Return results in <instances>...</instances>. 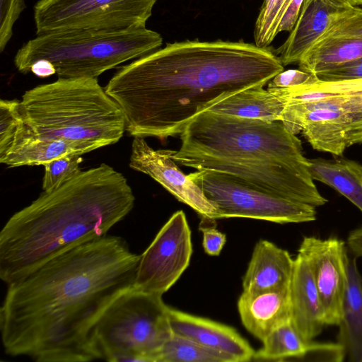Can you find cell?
<instances>
[{
    "label": "cell",
    "instance_id": "6da1fadb",
    "mask_svg": "<svg viewBox=\"0 0 362 362\" xmlns=\"http://www.w3.org/2000/svg\"><path fill=\"white\" fill-rule=\"evenodd\" d=\"M139 260L124 239L107 235L7 285L0 308L5 353L37 362L95 360V324L117 296L133 286Z\"/></svg>",
    "mask_w": 362,
    "mask_h": 362
},
{
    "label": "cell",
    "instance_id": "7a4b0ae2",
    "mask_svg": "<svg viewBox=\"0 0 362 362\" xmlns=\"http://www.w3.org/2000/svg\"><path fill=\"white\" fill-rule=\"evenodd\" d=\"M269 47L239 41L167 43L119 67L105 89L134 137L180 134L198 115L284 71Z\"/></svg>",
    "mask_w": 362,
    "mask_h": 362
},
{
    "label": "cell",
    "instance_id": "3957f363",
    "mask_svg": "<svg viewBox=\"0 0 362 362\" xmlns=\"http://www.w3.org/2000/svg\"><path fill=\"white\" fill-rule=\"evenodd\" d=\"M134 201L125 177L105 163L43 191L1 230V279L13 284L53 257L107 235Z\"/></svg>",
    "mask_w": 362,
    "mask_h": 362
},
{
    "label": "cell",
    "instance_id": "277c9868",
    "mask_svg": "<svg viewBox=\"0 0 362 362\" xmlns=\"http://www.w3.org/2000/svg\"><path fill=\"white\" fill-rule=\"evenodd\" d=\"M20 110L35 136L95 150L117 143L126 131L121 108L97 78H58L37 86L23 94Z\"/></svg>",
    "mask_w": 362,
    "mask_h": 362
},
{
    "label": "cell",
    "instance_id": "5b68a950",
    "mask_svg": "<svg viewBox=\"0 0 362 362\" xmlns=\"http://www.w3.org/2000/svg\"><path fill=\"white\" fill-rule=\"evenodd\" d=\"M163 37L146 28L105 31L69 30L36 35L17 51L14 64L28 74L37 60L46 59L60 78H98L120 64L158 49Z\"/></svg>",
    "mask_w": 362,
    "mask_h": 362
},
{
    "label": "cell",
    "instance_id": "8992f818",
    "mask_svg": "<svg viewBox=\"0 0 362 362\" xmlns=\"http://www.w3.org/2000/svg\"><path fill=\"white\" fill-rule=\"evenodd\" d=\"M180 135L182 145L177 154L276 159L310 175L300 140L281 120L247 119L207 110L194 117Z\"/></svg>",
    "mask_w": 362,
    "mask_h": 362
},
{
    "label": "cell",
    "instance_id": "52a82bcc",
    "mask_svg": "<svg viewBox=\"0 0 362 362\" xmlns=\"http://www.w3.org/2000/svg\"><path fill=\"white\" fill-rule=\"evenodd\" d=\"M168 309L160 295L134 286L121 293L93 327L95 360L158 362L161 347L173 334Z\"/></svg>",
    "mask_w": 362,
    "mask_h": 362
},
{
    "label": "cell",
    "instance_id": "ba28073f",
    "mask_svg": "<svg viewBox=\"0 0 362 362\" xmlns=\"http://www.w3.org/2000/svg\"><path fill=\"white\" fill-rule=\"evenodd\" d=\"M217 209L216 218H250L277 223L316 219V207L269 192L228 174L197 170L188 175Z\"/></svg>",
    "mask_w": 362,
    "mask_h": 362
},
{
    "label": "cell",
    "instance_id": "9c48e42d",
    "mask_svg": "<svg viewBox=\"0 0 362 362\" xmlns=\"http://www.w3.org/2000/svg\"><path fill=\"white\" fill-rule=\"evenodd\" d=\"M158 0H39L36 35L69 30L115 31L146 28Z\"/></svg>",
    "mask_w": 362,
    "mask_h": 362
},
{
    "label": "cell",
    "instance_id": "30bf717a",
    "mask_svg": "<svg viewBox=\"0 0 362 362\" xmlns=\"http://www.w3.org/2000/svg\"><path fill=\"white\" fill-rule=\"evenodd\" d=\"M175 163L197 170L224 173L262 189L315 207L327 202L310 175L276 159H241L180 155L173 151Z\"/></svg>",
    "mask_w": 362,
    "mask_h": 362
},
{
    "label": "cell",
    "instance_id": "8fae6325",
    "mask_svg": "<svg viewBox=\"0 0 362 362\" xmlns=\"http://www.w3.org/2000/svg\"><path fill=\"white\" fill-rule=\"evenodd\" d=\"M192 254L190 228L185 213L177 211L140 255L133 286L163 296L189 266Z\"/></svg>",
    "mask_w": 362,
    "mask_h": 362
},
{
    "label": "cell",
    "instance_id": "7c38bea8",
    "mask_svg": "<svg viewBox=\"0 0 362 362\" xmlns=\"http://www.w3.org/2000/svg\"><path fill=\"white\" fill-rule=\"evenodd\" d=\"M281 120L293 134L302 132L317 151L342 156L350 146L349 121L341 95L313 103L288 104Z\"/></svg>",
    "mask_w": 362,
    "mask_h": 362
},
{
    "label": "cell",
    "instance_id": "4fadbf2b",
    "mask_svg": "<svg viewBox=\"0 0 362 362\" xmlns=\"http://www.w3.org/2000/svg\"><path fill=\"white\" fill-rule=\"evenodd\" d=\"M317 288L325 325H339L347 283L349 250L336 238L304 237L298 249Z\"/></svg>",
    "mask_w": 362,
    "mask_h": 362
},
{
    "label": "cell",
    "instance_id": "5bb4252c",
    "mask_svg": "<svg viewBox=\"0 0 362 362\" xmlns=\"http://www.w3.org/2000/svg\"><path fill=\"white\" fill-rule=\"evenodd\" d=\"M173 150H156L143 137H134L129 167L149 175L180 202L193 209L202 219L215 220L217 209L202 190L176 165Z\"/></svg>",
    "mask_w": 362,
    "mask_h": 362
},
{
    "label": "cell",
    "instance_id": "9a60e30c",
    "mask_svg": "<svg viewBox=\"0 0 362 362\" xmlns=\"http://www.w3.org/2000/svg\"><path fill=\"white\" fill-rule=\"evenodd\" d=\"M168 315L173 334L226 354L235 362L253 359L255 350L234 328L169 306Z\"/></svg>",
    "mask_w": 362,
    "mask_h": 362
},
{
    "label": "cell",
    "instance_id": "2e32d148",
    "mask_svg": "<svg viewBox=\"0 0 362 362\" xmlns=\"http://www.w3.org/2000/svg\"><path fill=\"white\" fill-rule=\"evenodd\" d=\"M288 296L290 321L302 339L310 342L320 334L325 323L311 272L300 254L294 259Z\"/></svg>",
    "mask_w": 362,
    "mask_h": 362
},
{
    "label": "cell",
    "instance_id": "e0dca14e",
    "mask_svg": "<svg viewBox=\"0 0 362 362\" xmlns=\"http://www.w3.org/2000/svg\"><path fill=\"white\" fill-rule=\"evenodd\" d=\"M90 145L35 136L23 119L8 147L0 152V163L10 168L39 165L70 155L94 151Z\"/></svg>",
    "mask_w": 362,
    "mask_h": 362
},
{
    "label": "cell",
    "instance_id": "ac0fdd59",
    "mask_svg": "<svg viewBox=\"0 0 362 362\" xmlns=\"http://www.w3.org/2000/svg\"><path fill=\"white\" fill-rule=\"evenodd\" d=\"M341 8L327 0H304L297 21L286 41L275 51L284 66L298 64L304 54L324 35Z\"/></svg>",
    "mask_w": 362,
    "mask_h": 362
},
{
    "label": "cell",
    "instance_id": "d6986e66",
    "mask_svg": "<svg viewBox=\"0 0 362 362\" xmlns=\"http://www.w3.org/2000/svg\"><path fill=\"white\" fill-rule=\"evenodd\" d=\"M294 266L287 250L260 240L255 245L243 279L245 293H258L289 286Z\"/></svg>",
    "mask_w": 362,
    "mask_h": 362
},
{
    "label": "cell",
    "instance_id": "ffe728a7",
    "mask_svg": "<svg viewBox=\"0 0 362 362\" xmlns=\"http://www.w3.org/2000/svg\"><path fill=\"white\" fill-rule=\"evenodd\" d=\"M288 286L252 293L243 292L239 297L238 310L242 323L259 340L290 320Z\"/></svg>",
    "mask_w": 362,
    "mask_h": 362
},
{
    "label": "cell",
    "instance_id": "44dd1931",
    "mask_svg": "<svg viewBox=\"0 0 362 362\" xmlns=\"http://www.w3.org/2000/svg\"><path fill=\"white\" fill-rule=\"evenodd\" d=\"M356 258L349 251L347 283L338 325L339 342L345 348L349 361L362 362V277Z\"/></svg>",
    "mask_w": 362,
    "mask_h": 362
},
{
    "label": "cell",
    "instance_id": "7402d4cb",
    "mask_svg": "<svg viewBox=\"0 0 362 362\" xmlns=\"http://www.w3.org/2000/svg\"><path fill=\"white\" fill-rule=\"evenodd\" d=\"M263 87L257 86L239 91L215 104L208 110L247 119L281 120L286 102Z\"/></svg>",
    "mask_w": 362,
    "mask_h": 362
},
{
    "label": "cell",
    "instance_id": "603a6c76",
    "mask_svg": "<svg viewBox=\"0 0 362 362\" xmlns=\"http://www.w3.org/2000/svg\"><path fill=\"white\" fill-rule=\"evenodd\" d=\"M308 163L313 180L332 187L362 212V165L348 159L323 158L308 159Z\"/></svg>",
    "mask_w": 362,
    "mask_h": 362
},
{
    "label": "cell",
    "instance_id": "cb8c5ba5",
    "mask_svg": "<svg viewBox=\"0 0 362 362\" xmlns=\"http://www.w3.org/2000/svg\"><path fill=\"white\" fill-rule=\"evenodd\" d=\"M362 57V40L329 37L317 41L302 57L299 69L322 72Z\"/></svg>",
    "mask_w": 362,
    "mask_h": 362
},
{
    "label": "cell",
    "instance_id": "d4e9b609",
    "mask_svg": "<svg viewBox=\"0 0 362 362\" xmlns=\"http://www.w3.org/2000/svg\"><path fill=\"white\" fill-rule=\"evenodd\" d=\"M262 341V346L255 352V360L300 359L308 344L302 339L290 320L274 328Z\"/></svg>",
    "mask_w": 362,
    "mask_h": 362
},
{
    "label": "cell",
    "instance_id": "484cf974",
    "mask_svg": "<svg viewBox=\"0 0 362 362\" xmlns=\"http://www.w3.org/2000/svg\"><path fill=\"white\" fill-rule=\"evenodd\" d=\"M158 362H235L230 356L172 334L161 347Z\"/></svg>",
    "mask_w": 362,
    "mask_h": 362
},
{
    "label": "cell",
    "instance_id": "4316f807",
    "mask_svg": "<svg viewBox=\"0 0 362 362\" xmlns=\"http://www.w3.org/2000/svg\"><path fill=\"white\" fill-rule=\"evenodd\" d=\"M290 0H272L266 6H261L255 29V43L259 47H267L279 34V26Z\"/></svg>",
    "mask_w": 362,
    "mask_h": 362
},
{
    "label": "cell",
    "instance_id": "83f0119b",
    "mask_svg": "<svg viewBox=\"0 0 362 362\" xmlns=\"http://www.w3.org/2000/svg\"><path fill=\"white\" fill-rule=\"evenodd\" d=\"M329 37L362 40V8L340 9L320 40Z\"/></svg>",
    "mask_w": 362,
    "mask_h": 362
},
{
    "label": "cell",
    "instance_id": "f1b7e54d",
    "mask_svg": "<svg viewBox=\"0 0 362 362\" xmlns=\"http://www.w3.org/2000/svg\"><path fill=\"white\" fill-rule=\"evenodd\" d=\"M81 156H65L44 164L43 191H49L59 187L81 171L80 164L83 158Z\"/></svg>",
    "mask_w": 362,
    "mask_h": 362
},
{
    "label": "cell",
    "instance_id": "f546056e",
    "mask_svg": "<svg viewBox=\"0 0 362 362\" xmlns=\"http://www.w3.org/2000/svg\"><path fill=\"white\" fill-rule=\"evenodd\" d=\"M349 121L350 146L362 143V78L354 79L351 93L341 95Z\"/></svg>",
    "mask_w": 362,
    "mask_h": 362
},
{
    "label": "cell",
    "instance_id": "4dcf8cb0",
    "mask_svg": "<svg viewBox=\"0 0 362 362\" xmlns=\"http://www.w3.org/2000/svg\"><path fill=\"white\" fill-rule=\"evenodd\" d=\"M22 120L20 100L1 99L0 152L8 147Z\"/></svg>",
    "mask_w": 362,
    "mask_h": 362
},
{
    "label": "cell",
    "instance_id": "1f68e13d",
    "mask_svg": "<svg viewBox=\"0 0 362 362\" xmlns=\"http://www.w3.org/2000/svg\"><path fill=\"white\" fill-rule=\"evenodd\" d=\"M25 8L24 0H0V52H2L13 35V28Z\"/></svg>",
    "mask_w": 362,
    "mask_h": 362
},
{
    "label": "cell",
    "instance_id": "d6a6232c",
    "mask_svg": "<svg viewBox=\"0 0 362 362\" xmlns=\"http://www.w3.org/2000/svg\"><path fill=\"white\" fill-rule=\"evenodd\" d=\"M346 354L345 348L339 341L337 343H320L312 341L307 344L305 351L300 359L341 362L344 360Z\"/></svg>",
    "mask_w": 362,
    "mask_h": 362
},
{
    "label": "cell",
    "instance_id": "836d02e7",
    "mask_svg": "<svg viewBox=\"0 0 362 362\" xmlns=\"http://www.w3.org/2000/svg\"><path fill=\"white\" fill-rule=\"evenodd\" d=\"M319 81L317 76L298 69L282 71L269 82L267 88H285L313 85Z\"/></svg>",
    "mask_w": 362,
    "mask_h": 362
},
{
    "label": "cell",
    "instance_id": "e575fe53",
    "mask_svg": "<svg viewBox=\"0 0 362 362\" xmlns=\"http://www.w3.org/2000/svg\"><path fill=\"white\" fill-rule=\"evenodd\" d=\"M320 81H340L362 78V57L315 74Z\"/></svg>",
    "mask_w": 362,
    "mask_h": 362
},
{
    "label": "cell",
    "instance_id": "d590c367",
    "mask_svg": "<svg viewBox=\"0 0 362 362\" xmlns=\"http://www.w3.org/2000/svg\"><path fill=\"white\" fill-rule=\"evenodd\" d=\"M199 229L203 234L202 245L205 252L211 256L218 255L226 243V234L213 226L204 225L202 223Z\"/></svg>",
    "mask_w": 362,
    "mask_h": 362
},
{
    "label": "cell",
    "instance_id": "8d00e7d4",
    "mask_svg": "<svg viewBox=\"0 0 362 362\" xmlns=\"http://www.w3.org/2000/svg\"><path fill=\"white\" fill-rule=\"evenodd\" d=\"M304 0H290L282 15L279 26V33L283 31L291 32L298 18Z\"/></svg>",
    "mask_w": 362,
    "mask_h": 362
},
{
    "label": "cell",
    "instance_id": "74e56055",
    "mask_svg": "<svg viewBox=\"0 0 362 362\" xmlns=\"http://www.w3.org/2000/svg\"><path fill=\"white\" fill-rule=\"evenodd\" d=\"M346 244L350 253L356 257H362V226L350 232Z\"/></svg>",
    "mask_w": 362,
    "mask_h": 362
},
{
    "label": "cell",
    "instance_id": "f35d334b",
    "mask_svg": "<svg viewBox=\"0 0 362 362\" xmlns=\"http://www.w3.org/2000/svg\"><path fill=\"white\" fill-rule=\"evenodd\" d=\"M30 72L40 78H47L56 74L53 65L46 59L36 61L31 66Z\"/></svg>",
    "mask_w": 362,
    "mask_h": 362
},
{
    "label": "cell",
    "instance_id": "ab89813d",
    "mask_svg": "<svg viewBox=\"0 0 362 362\" xmlns=\"http://www.w3.org/2000/svg\"><path fill=\"white\" fill-rule=\"evenodd\" d=\"M334 6L339 8L361 7L362 0H327Z\"/></svg>",
    "mask_w": 362,
    "mask_h": 362
}]
</instances>
